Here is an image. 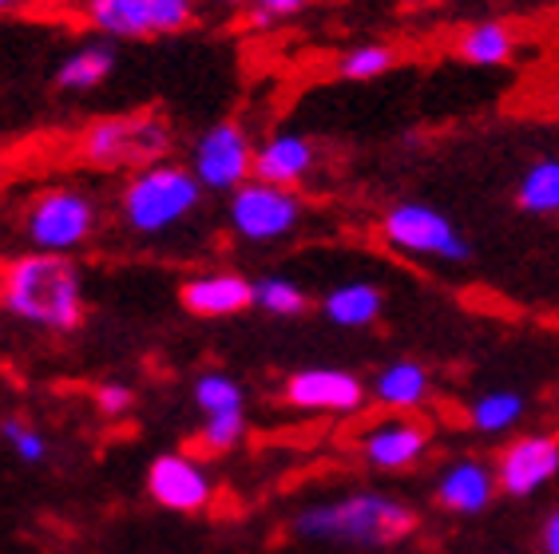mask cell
Wrapping results in <instances>:
<instances>
[{"mask_svg": "<svg viewBox=\"0 0 559 554\" xmlns=\"http://www.w3.org/2000/svg\"><path fill=\"white\" fill-rule=\"evenodd\" d=\"M527 400L512 388H492V393L476 396L468 405V424L480 432V436H504L524 420Z\"/></svg>", "mask_w": 559, "mask_h": 554, "instance_id": "cell-21", "label": "cell"}, {"mask_svg": "<svg viewBox=\"0 0 559 554\" xmlns=\"http://www.w3.org/2000/svg\"><path fill=\"white\" fill-rule=\"evenodd\" d=\"M116 72V48L108 40H87L75 52H68L56 68V87L60 92H92Z\"/></svg>", "mask_w": 559, "mask_h": 554, "instance_id": "cell-19", "label": "cell"}, {"mask_svg": "<svg viewBox=\"0 0 559 554\" xmlns=\"http://www.w3.org/2000/svg\"><path fill=\"white\" fill-rule=\"evenodd\" d=\"M381 310H385V298L373 281H342L322 301L325 321H334L337 329H369Z\"/></svg>", "mask_w": 559, "mask_h": 554, "instance_id": "cell-18", "label": "cell"}, {"mask_svg": "<svg viewBox=\"0 0 559 554\" xmlns=\"http://www.w3.org/2000/svg\"><path fill=\"white\" fill-rule=\"evenodd\" d=\"M131 400L135 396H131L128 384H99L96 388V408L104 416H123L131 408Z\"/></svg>", "mask_w": 559, "mask_h": 554, "instance_id": "cell-29", "label": "cell"}, {"mask_svg": "<svg viewBox=\"0 0 559 554\" xmlns=\"http://www.w3.org/2000/svg\"><path fill=\"white\" fill-rule=\"evenodd\" d=\"M203 203V186L187 167L175 162H151L143 171H131L128 186L119 191V218L131 234L159 238L175 226H183Z\"/></svg>", "mask_w": 559, "mask_h": 554, "instance_id": "cell-3", "label": "cell"}, {"mask_svg": "<svg viewBox=\"0 0 559 554\" xmlns=\"http://www.w3.org/2000/svg\"><path fill=\"white\" fill-rule=\"evenodd\" d=\"M99 210L84 191L56 186L44 191L24 214V238L36 245V254H72L96 234Z\"/></svg>", "mask_w": 559, "mask_h": 554, "instance_id": "cell-5", "label": "cell"}, {"mask_svg": "<svg viewBox=\"0 0 559 554\" xmlns=\"http://www.w3.org/2000/svg\"><path fill=\"white\" fill-rule=\"evenodd\" d=\"M194 405L203 416H223V412H247V396L238 388L235 376L226 373H203L194 381Z\"/></svg>", "mask_w": 559, "mask_h": 554, "instance_id": "cell-25", "label": "cell"}, {"mask_svg": "<svg viewBox=\"0 0 559 554\" xmlns=\"http://www.w3.org/2000/svg\"><path fill=\"white\" fill-rule=\"evenodd\" d=\"M191 174L203 191L235 194L254 174V147L238 123H215L191 150Z\"/></svg>", "mask_w": 559, "mask_h": 554, "instance_id": "cell-9", "label": "cell"}, {"mask_svg": "<svg viewBox=\"0 0 559 554\" xmlns=\"http://www.w3.org/2000/svg\"><path fill=\"white\" fill-rule=\"evenodd\" d=\"M87 21L111 40L175 36L194 24V0H87Z\"/></svg>", "mask_w": 559, "mask_h": 554, "instance_id": "cell-8", "label": "cell"}, {"mask_svg": "<svg viewBox=\"0 0 559 554\" xmlns=\"http://www.w3.org/2000/svg\"><path fill=\"white\" fill-rule=\"evenodd\" d=\"M393 68H397V52L389 44H357V48L337 56V75L342 80H357V84L377 80V75L393 72Z\"/></svg>", "mask_w": 559, "mask_h": 554, "instance_id": "cell-24", "label": "cell"}, {"mask_svg": "<svg viewBox=\"0 0 559 554\" xmlns=\"http://www.w3.org/2000/svg\"><path fill=\"white\" fill-rule=\"evenodd\" d=\"M496 468L476 456L452 459L437 475V503L452 515H480L496 499Z\"/></svg>", "mask_w": 559, "mask_h": 554, "instance_id": "cell-14", "label": "cell"}, {"mask_svg": "<svg viewBox=\"0 0 559 554\" xmlns=\"http://www.w3.org/2000/svg\"><path fill=\"white\" fill-rule=\"evenodd\" d=\"M147 495L175 515H199L215 499V480L187 451H163L147 468Z\"/></svg>", "mask_w": 559, "mask_h": 554, "instance_id": "cell-10", "label": "cell"}, {"mask_svg": "<svg viewBox=\"0 0 559 554\" xmlns=\"http://www.w3.org/2000/svg\"><path fill=\"white\" fill-rule=\"evenodd\" d=\"M429 427L413 420V416H389L377 420L361 436V456L373 471H405L417 468L420 459L429 456Z\"/></svg>", "mask_w": 559, "mask_h": 554, "instance_id": "cell-13", "label": "cell"}, {"mask_svg": "<svg viewBox=\"0 0 559 554\" xmlns=\"http://www.w3.org/2000/svg\"><path fill=\"white\" fill-rule=\"evenodd\" d=\"M171 147V128L159 116H116L87 128L80 155L104 171H143L151 162H167Z\"/></svg>", "mask_w": 559, "mask_h": 554, "instance_id": "cell-4", "label": "cell"}, {"mask_svg": "<svg viewBox=\"0 0 559 554\" xmlns=\"http://www.w3.org/2000/svg\"><path fill=\"white\" fill-rule=\"evenodd\" d=\"M0 439L9 444V451L21 463H44L48 459V436H44L40 427L28 424V420H21V416H4L0 420Z\"/></svg>", "mask_w": 559, "mask_h": 554, "instance_id": "cell-26", "label": "cell"}, {"mask_svg": "<svg viewBox=\"0 0 559 554\" xmlns=\"http://www.w3.org/2000/svg\"><path fill=\"white\" fill-rule=\"evenodd\" d=\"M381 234L397 254L432 257V262H468L473 245L452 226V218L437 206L397 203L381 218Z\"/></svg>", "mask_w": 559, "mask_h": 554, "instance_id": "cell-6", "label": "cell"}, {"mask_svg": "<svg viewBox=\"0 0 559 554\" xmlns=\"http://www.w3.org/2000/svg\"><path fill=\"white\" fill-rule=\"evenodd\" d=\"M215 4H226V9H238V4H247V0H215Z\"/></svg>", "mask_w": 559, "mask_h": 554, "instance_id": "cell-31", "label": "cell"}, {"mask_svg": "<svg viewBox=\"0 0 559 554\" xmlns=\"http://www.w3.org/2000/svg\"><path fill=\"white\" fill-rule=\"evenodd\" d=\"M516 56V36L500 21L473 24L461 40V60L473 68H504Z\"/></svg>", "mask_w": 559, "mask_h": 554, "instance_id": "cell-20", "label": "cell"}, {"mask_svg": "<svg viewBox=\"0 0 559 554\" xmlns=\"http://www.w3.org/2000/svg\"><path fill=\"white\" fill-rule=\"evenodd\" d=\"M179 301L194 317H235V313L254 305V281L230 269H211V274H194L183 286Z\"/></svg>", "mask_w": 559, "mask_h": 554, "instance_id": "cell-15", "label": "cell"}, {"mask_svg": "<svg viewBox=\"0 0 559 554\" xmlns=\"http://www.w3.org/2000/svg\"><path fill=\"white\" fill-rule=\"evenodd\" d=\"M432 376L425 364L417 361H393L373 376V396L377 405L393 408V412H413L429 400Z\"/></svg>", "mask_w": 559, "mask_h": 554, "instance_id": "cell-17", "label": "cell"}, {"mask_svg": "<svg viewBox=\"0 0 559 554\" xmlns=\"http://www.w3.org/2000/svg\"><path fill=\"white\" fill-rule=\"evenodd\" d=\"M539 551L559 554V507L544 519V531H539Z\"/></svg>", "mask_w": 559, "mask_h": 554, "instance_id": "cell-30", "label": "cell"}, {"mask_svg": "<svg viewBox=\"0 0 559 554\" xmlns=\"http://www.w3.org/2000/svg\"><path fill=\"white\" fill-rule=\"evenodd\" d=\"M242 439H247V412L203 416V427H199V444H203L211 456L235 451Z\"/></svg>", "mask_w": 559, "mask_h": 554, "instance_id": "cell-27", "label": "cell"}, {"mask_svg": "<svg viewBox=\"0 0 559 554\" xmlns=\"http://www.w3.org/2000/svg\"><path fill=\"white\" fill-rule=\"evenodd\" d=\"M0 301L36 329L72 333L84 325V277L68 254H24L4 274Z\"/></svg>", "mask_w": 559, "mask_h": 554, "instance_id": "cell-2", "label": "cell"}, {"mask_svg": "<svg viewBox=\"0 0 559 554\" xmlns=\"http://www.w3.org/2000/svg\"><path fill=\"white\" fill-rule=\"evenodd\" d=\"M21 0H0V12H9V9H16Z\"/></svg>", "mask_w": 559, "mask_h": 554, "instance_id": "cell-32", "label": "cell"}, {"mask_svg": "<svg viewBox=\"0 0 559 554\" xmlns=\"http://www.w3.org/2000/svg\"><path fill=\"white\" fill-rule=\"evenodd\" d=\"M282 396H286V405L298 408V412L349 416L366 405V384H361L357 373H349V369L318 364V369H298V373L286 381Z\"/></svg>", "mask_w": 559, "mask_h": 554, "instance_id": "cell-11", "label": "cell"}, {"mask_svg": "<svg viewBox=\"0 0 559 554\" xmlns=\"http://www.w3.org/2000/svg\"><path fill=\"white\" fill-rule=\"evenodd\" d=\"M301 198L286 186H270V182L250 179L242 182L230 203H226V218H230V230H235L242 242L266 245L278 242V238L294 234L301 222Z\"/></svg>", "mask_w": 559, "mask_h": 554, "instance_id": "cell-7", "label": "cell"}, {"mask_svg": "<svg viewBox=\"0 0 559 554\" xmlns=\"http://www.w3.org/2000/svg\"><path fill=\"white\" fill-rule=\"evenodd\" d=\"M313 162H318V150L310 138L298 131H278L262 147H254V179L290 191L294 182H301L313 171Z\"/></svg>", "mask_w": 559, "mask_h": 554, "instance_id": "cell-16", "label": "cell"}, {"mask_svg": "<svg viewBox=\"0 0 559 554\" xmlns=\"http://www.w3.org/2000/svg\"><path fill=\"white\" fill-rule=\"evenodd\" d=\"M294 534L330 546H393L417 531V511L385 491H349L294 515Z\"/></svg>", "mask_w": 559, "mask_h": 554, "instance_id": "cell-1", "label": "cell"}, {"mask_svg": "<svg viewBox=\"0 0 559 554\" xmlns=\"http://www.w3.org/2000/svg\"><path fill=\"white\" fill-rule=\"evenodd\" d=\"M516 203L527 214H559V159H539L524 171Z\"/></svg>", "mask_w": 559, "mask_h": 554, "instance_id": "cell-22", "label": "cell"}, {"mask_svg": "<svg viewBox=\"0 0 559 554\" xmlns=\"http://www.w3.org/2000/svg\"><path fill=\"white\" fill-rule=\"evenodd\" d=\"M254 305L270 317H301V313L310 310V298H306V289L298 281L282 274H266L254 281Z\"/></svg>", "mask_w": 559, "mask_h": 554, "instance_id": "cell-23", "label": "cell"}, {"mask_svg": "<svg viewBox=\"0 0 559 554\" xmlns=\"http://www.w3.org/2000/svg\"><path fill=\"white\" fill-rule=\"evenodd\" d=\"M254 9H250V21H254V28H270L274 21H286V16H294V12H301L310 0H250Z\"/></svg>", "mask_w": 559, "mask_h": 554, "instance_id": "cell-28", "label": "cell"}, {"mask_svg": "<svg viewBox=\"0 0 559 554\" xmlns=\"http://www.w3.org/2000/svg\"><path fill=\"white\" fill-rule=\"evenodd\" d=\"M496 487L512 495V499H527L544 491L559 475V439L548 432H532V436L512 439L500 456H496Z\"/></svg>", "mask_w": 559, "mask_h": 554, "instance_id": "cell-12", "label": "cell"}]
</instances>
